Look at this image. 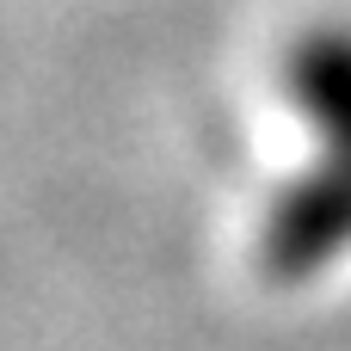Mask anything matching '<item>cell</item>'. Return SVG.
<instances>
[{
	"mask_svg": "<svg viewBox=\"0 0 351 351\" xmlns=\"http://www.w3.org/2000/svg\"><path fill=\"white\" fill-rule=\"evenodd\" d=\"M284 99L308 117L321 154L278 185L259 222V271L271 284H308L351 253V25L321 19L284 49Z\"/></svg>",
	"mask_w": 351,
	"mask_h": 351,
	"instance_id": "6da1fadb",
	"label": "cell"
}]
</instances>
